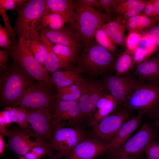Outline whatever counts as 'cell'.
<instances>
[{
	"label": "cell",
	"mask_w": 159,
	"mask_h": 159,
	"mask_svg": "<svg viewBox=\"0 0 159 159\" xmlns=\"http://www.w3.org/2000/svg\"><path fill=\"white\" fill-rule=\"evenodd\" d=\"M118 54L99 45L94 38L79 55L75 69L78 74H84L89 78L110 75Z\"/></svg>",
	"instance_id": "cell-1"
},
{
	"label": "cell",
	"mask_w": 159,
	"mask_h": 159,
	"mask_svg": "<svg viewBox=\"0 0 159 159\" xmlns=\"http://www.w3.org/2000/svg\"><path fill=\"white\" fill-rule=\"evenodd\" d=\"M75 23L73 31L76 39L85 47L93 39L96 30L111 21L104 12L77 0L75 3Z\"/></svg>",
	"instance_id": "cell-2"
},
{
	"label": "cell",
	"mask_w": 159,
	"mask_h": 159,
	"mask_svg": "<svg viewBox=\"0 0 159 159\" xmlns=\"http://www.w3.org/2000/svg\"><path fill=\"white\" fill-rule=\"evenodd\" d=\"M33 80L17 64H14L0 77L1 103L14 107L24 91L33 84Z\"/></svg>",
	"instance_id": "cell-3"
},
{
	"label": "cell",
	"mask_w": 159,
	"mask_h": 159,
	"mask_svg": "<svg viewBox=\"0 0 159 159\" xmlns=\"http://www.w3.org/2000/svg\"><path fill=\"white\" fill-rule=\"evenodd\" d=\"M46 7V0H29L16 10L14 29L18 40L40 32L41 20Z\"/></svg>",
	"instance_id": "cell-4"
},
{
	"label": "cell",
	"mask_w": 159,
	"mask_h": 159,
	"mask_svg": "<svg viewBox=\"0 0 159 159\" xmlns=\"http://www.w3.org/2000/svg\"><path fill=\"white\" fill-rule=\"evenodd\" d=\"M10 55L15 63L34 80L46 82L50 87L55 86L44 67L36 60L26 46L23 38L18 41L10 49Z\"/></svg>",
	"instance_id": "cell-5"
},
{
	"label": "cell",
	"mask_w": 159,
	"mask_h": 159,
	"mask_svg": "<svg viewBox=\"0 0 159 159\" xmlns=\"http://www.w3.org/2000/svg\"><path fill=\"white\" fill-rule=\"evenodd\" d=\"M124 107L148 114L159 106V83H141L123 103Z\"/></svg>",
	"instance_id": "cell-6"
},
{
	"label": "cell",
	"mask_w": 159,
	"mask_h": 159,
	"mask_svg": "<svg viewBox=\"0 0 159 159\" xmlns=\"http://www.w3.org/2000/svg\"><path fill=\"white\" fill-rule=\"evenodd\" d=\"M87 135L85 130L79 125L53 128L50 144L53 150L57 151V157L67 156Z\"/></svg>",
	"instance_id": "cell-7"
},
{
	"label": "cell",
	"mask_w": 159,
	"mask_h": 159,
	"mask_svg": "<svg viewBox=\"0 0 159 159\" xmlns=\"http://www.w3.org/2000/svg\"><path fill=\"white\" fill-rule=\"evenodd\" d=\"M52 89L46 82L37 81L24 91L14 107L24 109L47 108L51 110L55 98Z\"/></svg>",
	"instance_id": "cell-8"
},
{
	"label": "cell",
	"mask_w": 159,
	"mask_h": 159,
	"mask_svg": "<svg viewBox=\"0 0 159 159\" xmlns=\"http://www.w3.org/2000/svg\"><path fill=\"white\" fill-rule=\"evenodd\" d=\"M81 85L82 94L78 103L83 118H87L90 123L97 102L109 91L102 81L94 79L83 78Z\"/></svg>",
	"instance_id": "cell-9"
},
{
	"label": "cell",
	"mask_w": 159,
	"mask_h": 159,
	"mask_svg": "<svg viewBox=\"0 0 159 159\" xmlns=\"http://www.w3.org/2000/svg\"><path fill=\"white\" fill-rule=\"evenodd\" d=\"M51 111L53 128L75 127L83 119L77 102L55 98Z\"/></svg>",
	"instance_id": "cell-10"
},
{
	"label": "cell",
	"mask_w": 159,
	"mask_h": 159,
	"mask_svg": "<svg viewBox=\"0 0 159 159\" xmlns=\"http://www.w3.org/2000/svg\"><path fill=\"white\" fill-rule=\"evenodd\" d=\"M8 131L9 134L8 137V141L6 148L19 157L25 155L36 146L52 147L50 143L38 137H36L35 141H32L30 137L36 136V135L30 130L25 129L19 126L11 128Z\"/></svg>",
	"instance_id": "cell-11"
},
{
	"label": "cell",
	"mask_w": 159,
	"mask_h": 159,
	"mask_svg": "<svg viewBox=\"0 0 159 159\" xmlns=\"http://www.w3.org/2000/svg\"><path fill=\"white\" fill-rule=\"evenodd\" d=\"M155 137L152 127L149 123H145L120 148L112 153V157L114 159H124L129 155L138 154L143 151L146 145Z\"/></svg>",
	"instance_id": "cell-12"
},
{
	"label": "cell",
	"mask_w": 159,
	"mask_h": 159,
	"mask_svg": "<svg viewBox=\"0 0 159 159\" xmlns=\"http://www.w3.org/2000/svg\"><path fill=\"white\" fill-rule=\"evenodd\" d=\"M103 77L102 82L120 104L123 103L143 82L131 72L128 74L120 76L110 75Z\"/></svg>",
	"instance_id": "cell-13"
},
{
	"label": "cell",
	"mask_w": 159,
	"mask_h": 159,
	"mask_svg": "<svg viewBox=\"0 0 159 159\" xmlns=\"http://www.w3.org/2000/svg\"><path fill=\"white\" fill-rule=\"evenodd\" d=\"M131 112L124 107L117 109L93 127L96 137L102 141H110L122 124L130 118Z\"/></svg>",
	"instance_id": "cell-14"
},
{
	"label": "cell",
	"mask_w": 159,
	"mask_h": 159,
	"mask_svg": "<svg viewBox=\"0 0 159 159\" xmlns=\"http://www.w3.org/2000/svg\"><path fill=\"white\" fill-rule=\"evenodd\" d=\"M27 120L38 137L50 143L52 137L53 115L49 108L26 109Z\"/></svg>",
	"instance_id": "cell-15"
},
{
	"label": "cell",
	"mask_w": 159,
	"mask_h": 159,
	"mask_svg": "<svg viewBox=\"0 0 159 159\" xmlns=\"http://www.w3.org/2000/svg\"><path fill=\"white\" fill-rule=\"evenodd\" d=\"M107 151V144L96 137H90L78 143L64 159H94Z\"/></svg>",
	"instance_id": "cell-16"
},
{
	"label": "cell",
	"mask_w": 159,
	"mask_h": 159,
	"mask_svg": "<svg viewBox=\"0 0 159 159\" xmlns=\"http://www.w3.org/2000/svg\"><path fill=\"white\" fill-rule=\"evenodd\" d=\"M130 72L141 82L159 83V56L133 65Z\"/></svg>",
	"instance_id": "cell-17"
},
{
	"label": "cell",
	"mask_w": 159,
	"mask_h": 159,
	"mask_svg": "<svg viewBox=\"0 0 159 159\" xmlns=\"http://www.w3.org/2000/svg\"><path fill=\"white\" fill-rule=\"evenodd\" d=\"M143 115V114L139 113L137 116L130 118L122 124L107 144L108 151L112 153L122 147L139 125Z\"/></svg>",
	"instance_id": "cell-18"
},
{
	"label": "cell",
	"mask_w": 159,
	"mask_h": 159,
	"mask_svg": "<svg viewBox=\"0 0 159 159\" xmlns=\"http://www.w3.org/2000/svg\"><path fill=\"white\" fill-rule=\"evenodd\" d=\"M40 32L53 43L64 45L79 52L81 44L75 38L69 26L57 30L41 28Z\"/></svg>",
	"instance_id": "cell-19"
},
{
	"label": "cell",
	"mask_w": 159,
	"mask_h": 159,
	"mask_svg": "<svg viewBox=\"0 0 159 159\" xmlns=\"http://www.w3.org/2000/svg\"><path fill=\"white\" fill-rule=\"evenodd\" d=\"M47 7L60 16L73 31L75 23V3L72 0H46Z\"/></svg>",
	"instance_id": "cell-20"
},
{
	"label": "cell",
	"mask_w": 159,
	"mask_h": 159,
	"mask_svg": "<svg viewBox=\"0 0 159 159\" xmlns=\"http://www.w3.org/2000/svg\"><path fill=\"white\" fill-rule=\"evenodd\" d=\"M120 105L110 92L103 95L96 104L92 120L90 123V126L94 127L97 125L113 112Z\"/></svg>",
	"instance_id": "cell-21"
},
{
	"label": "cell",
	"mask_w": 159,
	"mask_h": 159,
	"mask_svg": "<svg viewBox=\"0 0 159 159\" xmlns=\"http://www.w3.org/2000/svg\"><path fill=\"white\" fill-rule=\"evenodd\" d=\"M101 27L105 32L117 44L125 48L126 29L121 17L110 21L103 25Z\"/></svg>",
	"instance_id": "cell-22"
},
{
	"label": "cell",
	"mask_w": 159,
	"mask_h": 159,
	"mask_svg": "<svg viewBox=\"0 0 159 159\" xmlns=\"http://www.w3.org/2000/svg\"><path fill=\"white\" fill-rule=\"evenodd\" d=\"M52 82L56 87H62L74 84L81 85L83 78L72 68L58 69L52 73Z\"/></svg>",
	"instance_id": "cell-23"
},
{
	"label": "cell",
	"mask_w": 159,
	"mask_h": 159,
	"mask_svg": "<svg viewBox=\"0 0 159 159\" xmlns=\"http://www.w3.org/2000/svg\"><path fill=\"white\" fill-rule=\"evenodd\" d=\"M40 32L31 34L23 39L26 46L36 60L44 67L47 51L40 39Z\"/></svg>",
	"instance_id": "cell-24"
},
{
	"label": "cell",
	"mask_w": 159,
	"mask_h": 159,
	"mask_svg": "<svg viewBox=\"0 0 159 159\" xmlns=\"http://www.w3.org/2000/svg\"><path fill=\"white\" fill-rule=\"evenodd\" d=\"M39 37L47 50V55L44 67L47 72L52 73L60 68L68 69L59 60L53 50L54 43L41 32Z\"/></svg>",
	"instance_id": "cell-25"
},
{
	"label": "cell",
	"mask_w": 159,
	"mask_h": 159,
	"mask_svg": "<svg viewBox=\"0 0 159 159\" xmlns=\"http://www.w3.org/2000/svg\"><path fill=\"white\" fill-rule=\"evenodd\" d=\"M54 53L68 69L77 63L79 57V52L63 44H57L53 47Z\"/></svg>",
	"instance_id": "cell-26"
},
{
	"label": "cell",
	"mask_w": 159,
	"mask_h": 159,
	"mask_svg": "<svg viewBox=\"0 0 159 159\" xmlns=\"http://www.w3.org/2000/svg\"><path fill=\"white\" fill-rule=\"evenodd\" d=\"M159 19L139 14L130 18L125 22V24L128 32H143L151 27Z\"/></svg>",
	"instance_id": "cell-27"
},
{
	"label": "cell",
	"mask_w": 159,
	"mask_h": 159,
	"mask_svg": "<svg viewBox=\"0 0 159 159\" xmlns=\"http://www.w3.org/2000/svg\"><path fill=\"white\" fill-rule=\"evenodd\" d=\"M65 23L60 16L47 6L41 18L40 26L41 28L57 30L63 28Z\"/></svg>",
	"instance_id": "cell-28"
},
{
	"label": "cell",
	"mask_w": 159,
	"mask_h": 159,
	"mask_svg": "<svg viewBox=\"0 0 159 159\" xmlns=\"http://www.w3.org/2000/svg\"><path fill=\"white\" fill-rule=\"evenodd\" d=\"M133 65L132 55L125 50L118 56L115 62V75L120 76L129 73Z\"/></svg>",
	"instance_id": "cell-29"
},
{
	"label": "cell",
	"mask_w": 159,
	"mask_h": 159,
	"mask_svg": "<svg viewBox=\"0 0 159 159\" xmlns=\"http://www.w3.org/2000/svg\"><path fill=\"white\" fill-rule=\"evenodd\" d=\"M81 84H74L62 87H56V93L55 97L62 100L78 103L82 94Z\"/></svg>",
	"instance_id": "cell-30"
},
{
	"label": "cell",
	"mask_w": 159,
	"mask_h": 159,
	"mask_svg": "<svg viewBox=\"0 0 159 159\" xmlns=\"http://www.w3.org/2000/svg\"><path fill=\"white\" fill-rule=\"evenodd\" d=\"M143 0H114L112 13V19L121 17L131 8L141 3Z\"/></svg>",
	"instance_id": "cell-31"
},
{
	"label": "cell",
	"mask_w": 159,
	"mask_h": 159,
	"mask_svg": "<svg viewBox=\"0 0 159 159\" xmlns=\"http://www.w3.org/2000/svg\"><path fill=\"white\" fill-rule=\"evenodd\" d=\"M101 26L95 32L94 39L101 46L114 53L117 54V44L105 32Z\"/></svg>",
	"instance_id": "cell-32"
},
{
	"label": "cell",
	"mask_w": 159,
	"mask_h": 159,
	"mask_svg": "<svg viewBox=\"0 0 159 159\" xmlns=\"http://www.w3.org/2000/svg\"><path fill=\"white\" fill-rule=\"evenodd\" d=\"M155 52L154 50L139 43L132 54L133 65L146 60Z\"/></svg>",
	"instance_id": "cell-33"
},
{
	"label": "cell",
	"mask_w": 159,
	"mask_h": 159,
	"mask_svg": "<svg viewBox=\"0 0 159 159\" xmlns=\"http://www.w3.org/2000/svg\"><path fill=\"white\" fill-rule=\"evenodd\" d=\"M142 37L139 32L131 31L129 32L126 36L125 50L133 54Z\"/></svg>",
	"instance_id": "cell-34"
},
{
	"label": "cell",
	"mask_w": 159,
	"mask_h": 159,
	"mask_svg": "<svg viewBox=\"0 0 159 159\" xmlns=\"http://www.w3.org/2000/svg\"><path fill=\"white\" fill-rule=\"evenodd\" d=\"M0 14L4 24V28L8 33L13 45L17 42L16 39V34L14 28L11 26L9 18L6 13V11L0 8Z\"/></svg>",
	"instance_id": "cell-35"
},
{
	"label": "cell",
	"mask_w": 159,
	"mask_h": 159,
	"mask_svg": "<svg viewBox=\"0 0 159 159\" xmlns=\"http://www.w3.org/2000/svg\"><path fill=\"white\" fill-rule=\"evenodd\" d=\"M144 152L149 159H159V142L152 140L144 148Z\"/></svg>",
	"instance_id": "cell-36"
},
{
	"label": "cell",
	"mask_w": 159,
	"mask_h": 159,
	"mask_svg": "<svg viewBox=\"0 0 159 159\" xmlns=\"http://www.w3.org/2000/svg\"><path fill=\"white\" fill-rule=\"evenodd\" d=\"M26 0H0V8L6 11L8 10L16 11Z\"/></svg>",
	"instance_id": "cell-37"
},
{
	"label": "cell",
	"mask_w": 159,
	"mask_h": 159,
	"mask_svg": "<svg viewBox=\"0 0 159 159\" xmlns=\"http://www.w3.org/2000/svg\"><path fill=\"white\" fill-rule=\"evenodd\" d=\"M151 37L154 44L156 52H159V19L151 27L145 31Z\"/></svg>",
	"instance_id": "cell-38"
},
{
	"label": "cell",
	"mask_w": 159,
	"mask_h": 159,
	"mask_svg": "<svg viewBox=\"0 0 159 159\" xmlns=\"http://www.w3.org/2000/svg\"><path fill=\"white\" fill-rule=\"evenodd\" d=\"M13 45L10 37L4 29L0 24V47L7 50L11 49Z\"/></svg>",
	"instance_id": "cell-39"
},
{
	"label": "cell",
	"mask_w": 159,
	"mask_h": 159,
	"mask_svg": "<svg viewBox=\"0 0 159 159\" xmlns=\"http://www.w3.org/2000/svg\"><path fill=\"white\" fill-rule=\"evenodd\" d=\"M27 120V114L26 110L19 107V110L16 123L19 126L23 128L30 130L31 127L29 126Z\"/></svg>",
	"instance_id": "cell-40"
},
{
	"label": "cell",
	"mask_w": 159,
	"mask_h": 159,
	"mask_svg": "<svg viewBox=\"0 0 159 159\" xmlns=\"http://www.w3.org/2000/svg\"><path fill=\"white\" fill-rule=\"evenodd\" d=\"M53 150L52 147L38 146L33 148L31 151L39 159H40L46 154L49 155L53 153Z\"/></svg>",
	"instance_id": "cell-41"
},
{
	"label": "cell",
	"mask_w": 159,
	"mask_h": 159,
	"mask_svg": "<svg viewBox=\"0 0 159 159\" xmlns=\"http://www.w3.org/2000/svg\"><path fill=\"white\" fill-rule=\"evenodd\" d=\"M154 0H148L144 9L139 14L150 18H153L154 13Z\"/></svg>",
	"instance_id": "cell-42"
},
{
	"label": "cell",
	"mask_w": 159,
	"mask_h": 159,
	"mask_svg": "<svg viewBox=\"0 0 159 159\" xmlns=\"http://www.w3.org/2000/svg\"><path fill=\"white\" fill-rule=\"evenodd\" d=\"M103 11L106 13L109 17L111 21L112 10L114 0H99Z\"/></svg>",
	"instance_id": "cell-43"
},
{
	"label": "cell",
	"mask_w": 159,
	"mask_h": 159,
	"mask_svg": "<svg viewBox=\"0 0 159 159\" xmlns=\"http://www.w3.org/2000/svg\"><path fill=\"white\" fill-rule=\"evenodd\" d=\"M5 109L9 111V118L12 123H17L19 107H6Z\"/></svg>",
	"instance_id": "cell-44"
},
{
	"label": "cell",
	"mask_w": 159,
	"mask_h": 159,
	"mask_svg": "<svg viewBox=\"0 0 159 159\" xmlns=\"http://www.w3.org/2000/svg\"><path fill=\"white\" fill-rule=\"evenodd\" d=\"M10 54L7 50H0V66L4 69L6 67V63Z\"/></svg>",
	"instance_id": "cell-45"
},
{
	"label": "cell",
	"mask_w": 159,
	"mask_h": 159,
	"mask_svg": "<svg viewBox=\"0 0 159 159\" xmlns=\"http://www.w3.org/2000/svg\"><path fill=\"white\" fill-rule=\"evenodd\" d=\"M80 1L85 5L95 8L100 11H103L99 0H80Z\"/></svg>",
	"instance_id": "cell-46"
},
{
	"label": "cell",
	"mask_w": 159,
	"mask_h": 159,
	"mask_svg": "<svg viewBox=\"0 0 159 159\" xmlns=\"http://www.w3.org/2000/svg\"><path fill=\"white\" fill-rule=\"evenodd\" d=\"M0 119L3 120L6 126L10 125L12 123L9 118V111L6 109L1 112Z\"/></svg>",
	"instance_id": "cell-47"
},
{
	"label": "cell",
	"mask_w": 159,
	"mask_h": 159,
	"mask_svg": "<svg viewBox=\"0 0 159 159\" xmlns=\"http://www.w3.org/2000/svg\"><path fill=\"white\" fill-rule=\"evenodd\" d=\"M148 115L153 120L155 125L159 127V106Z\"/></svg>",
	"instance_id": "cell-48"
},
{
	"label": "cell",
	"mask_w": 159,
	"mask_h": 159,
	"mask_svg": "<svg viewBox=\"0 0 159 159\" xmlns=\"http://www.w3.org/2000/svg\"><path fill=\"white\" fill-rule=\"evenodd\" d=\"M153 18L159 19V0H154Z\"/></svg>",
	"instance_id": "cell-49"
},
{
	"label": "cell",
	"mask_w": 159,
	"mask_h": 159,
	"mask_svg": "<svg viewBox=\"0 0 159 159\" xmlns=\"http://www.w3.org/2000/svg\"><path fill=\"white\" fill-rule=\"evenodd\" d=\"M4 135L0 134V154L2 157L4 156L5 143L4 139Z\"/></svg>",
	"instance_id": "cell-50"
},
{
	"label": "cell",
	"mask_w": 159,
	"mask_h": 159,
	"mask_svg": "<svg viewBox=\"0 0 159 159\" xmlns=\"http://www.w3.org/2000/svg\"><path fill=\"white\" fill-rule=\"evenodd\" d=\"M5 125H0V134L5 135L8 137L9 134V131L6 128Z\"/></svg>",
	"instance_id": "cell-51"
},
{
	"label": "cell",
	"mask_w": 159,
	"mask_h": 159,
	"mask_svg": "<svg viewBox=\"0 0 159 159\" xmlns=\"http://www.w3.org/2000/svg\"><path fill=\"white\" fill-rule=\"evenodd\" d=\"M24 155L28 159H39L31 151L28 152Z\"/></svg>",
	"instance_id": "cell-52"
},
{
	"label": "cell",
	"mask_w": 159,
	"mask_h": 159,
	"mask_svg": "<svg viewBox=\"0 0 159 159\" xmlns=\"http://www.w3.org/2000/svg\"><path fill=\"white\" fill-rule=\"evenodd\" d=\"M48 156H49L48 159H61L60 158L57 157L53 153L51 154Z\"/></svg>",
	"instance_id": "cell-53"
},
{
	"label": "cell",
	"mask_w": 159,
	"mask_h": 159,
	"mask_svg": "<svg viewBox=\"0 0 159 159\" xmlns=\"http://www.w3.org/2000/svg\"><path fill=\"white\" fill-rule=\"evenodd\" d=\"M19 159H28L27 158L25 155L21 156L19 157Z\"/></svg>",
	"instance_id": "cell-54"
},
{
	"label": "cell",
	"mask_w": 159,
	"mask_h": 159,
	"mask_svg": "<svg viewBox=\"0 0 159 159\" xmlns=\"http://www.w3.org/2000/svg\"><path fill=\"white\" fill-rule=\"evenodd\" d=\"M149 159V158H146V159Z\"/></svg>",
	"instance_id": "cell-55"
},
{
	"label": "cell",
	"mask_w": 159,
	"mask_h": 159,
	"mask_svg": "<svg viewBox=\"0 0 159 159\" xmlns=\"http://www.w3.org/2000/svg\"><path fill=\"white\" fill-rule=\"evenodd\" d=\"M8 159H11L10 158H9Z\"/></svg>",
	"instance_id": "cell-56"
},
{
	"label": "cell",
	"mask_w": 159,
	"mask_h": 159,
	"mask_svg": "<svg viewBox=\"0 0 159 159\" xmlns=\"http://www.w3.org/2000/svg\"><path fill=\"white\" fill-rule=\"evenodd\" d=\"M127 159V158H125V159Z\"/></svg>",
	"instance_id": "cell-57"
}]
</instances>
